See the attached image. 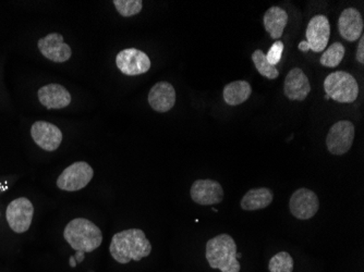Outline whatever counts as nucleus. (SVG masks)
<instances>
[{"label":"nucleus","mask_w":364,"mask_h":272,"mask_svg":"<svg viewBox=\"0 0 364 272\" xmlns=\"http://www.w3.org/2000/svg\"><path fill=\"white\" fill-rule=\"evenodd\" d=\"M109 251L114 261L126 265L131 261H140L149 256L152 251V245L142 230L129 229L112 236Z\"/></svg>","instance_id":"obj_1"},{"label":"nucleus","mask_w":364,"mask_h":272,"mask_svg":"<svg viewBox=\"0 0 364 272\" xmlns=\"http://www.w3.org/2000/svg\"><path fill=\"white\" fill-rule=\"evenodd\" d=\"M63 237L70 247L77 251V256H81L82 259L85 253H92L103 242L101 229L85 218L71 220L65 226Z\"/></svg>","instance_id":"obj_2"},{"label":"nucleus","mask_w":364,"mask_h":272,"mask_svg":"<svg viewBox=\"0 0 364 272\" xmlns=\"http://www.w3.org/2000/svg\"><path fill=\"white\" fill-rule=\"evenodd\" d=\"M206 259L213 269L222 272H240L237 259V245L229 234H220L206 243Z\"/></svg>","instance_id":"obj_3"},{"label":"nucleus","mask_w":364,"mask_h":272,"mask_svg":"<svg viewBox=\"0 0 364 272\" xmlns=\"http://www.w3.org/2000/svg\"><path fill=\"white\" fill-rule=\"evenodd\" d=\"M326 95L341 104H353L359 96L357 80L348 72L336 71L327 75L324 81Z\"/></svg>","instance_id":"obj_4"},{"label":"nucleus","mask_w":364,"mask_h":272,"mask_svg":"<svg viewBox=\"0 0 364 272\" xmlns=\"http://www.w3.org/2000/svg\"><path fill=\"white\" fill-rule=\"evenodd\" d=\"M329 36L331 24L327 16L324 14L313 16L306 28V40L299 44L300 52L308 53L311 49L314 53H322L328 44Z\"/></svg>","instance_id":"obj_5"},{"label":"nucleus","mask_w":364,"mask_h":272,"mask_svg":"<svg viewBox=\"0 0 364 272\" xmlns=\"http://www.w3.org/2000/svg\"><path fill=\"white\" fill-rule=\"evenodd\" d=\"M93 168L85 161H77L63 170L57 179V186L65 192H77L85 189L93 179Z\"/></svg>","instance_id":"obj_6"},{"label":"nucleus","mask_w":364,"mask_h":272,"mask_svg":"<svg viewBox=\"0 0 364 272\" xmlns=\"http://www.w3.org/2000/svg\"><path fill=\"white\" fill-rule=\"evenodd\" d=\"M355 130L353 122L341 120L329 129L326 146L329 153L336 156L346 154L351 148L355 140Z\"/></svg>","instance_id":"obj_7"},{"label":"nucleus","mask_w":364,"mask_h":272,"mask_svg":"<svg viewBox=\"0 0 364 272\" xmlns=\"http://www.w3.org/2000/svg\"><path fill=\"white\" fill-rule=\"evenodd\" d=\"M34 216V206L26 197L12 200L7 207L6 218L10 229L16 233H24L30 229Z\"/></svg>","instance_id":"obj_8"},{"label":"nucleus","mask_w":364,"mask_h":272,"mask_svg":"<svg viewBox=\"0 0 364 272\" xmlns=\"http://www.w3.org/2000/svg\"><path fill=\"white\" fill-rule=\"evenodd\" d=\"M120 72L129 77L144 75L151 69V60L144 52L136 48H127L116 57Z\"/></svg>","instance_id":"obj_9"},{"label":"nucleus","mask_w":364,"mask_h":272,"mask_svg":"<svg viewBox=\"0 0 364 272\" xmlns=\"http://www.w3.org/2000/svg\"><path fill=\"white\" fill-rule=\"evenodd\" d=\"M320 208L318 195L311 190L301 187L296 190L289 200V210L292 216L299 220H309L316 216Z\"/></svg>","instance_id":"obj_10"},{"label":"nucleus","mask_w":364,"mask_h":272,"mask_svg":"<svg viewBox=\"0 0 364 272\" xmlns=\"http://www.w3.org/2000/svg\"><path fill=\"white\" fill-rule=\"evenodd\" d=\"M190 194L192 200L202 206L220 204L224 200V190L222 185L214 180H196L192 184Z\"/></svg>","instance_id":"obj_11"},{"label":"nucleus","mask_w":364,"mask_h":272,"mask_svg":"<svg viewBox=\"0 0 364 272\" xmlns=\"http://www.w3.org/2000/svg\"><path fill=\"white\" fill-rule=\"evenodd\" d=\"M31 136L41 148L55 151L63 142V133L55 124L46 121H36L31 128Z\"/></svg>","instance_id":"obj_12"},{"label":"nucleus","mask_w":364,"mask_h":272,"mask_svg":"<svg viewBox=\"0 0 364 272\" xmlns=\"http://www.w3.org/2000/svg\"><path fill=\"white\" fill-rule=\"evenodd\" d=\"M38 47L41 54L53 62H65L73 55L70 46L63 42V36L58 33H50L45 38H41Z\"/></svg>","instance_id":"obj_13"},{"label":"nucleus","mask_w":364,"mask_h":272,"mask_svg":"<svg viewBox=\"0 0 364 272\" xmlns=\"http://www.w3.org/2000/svg\"><path fill=\"white\" fill-rule=\"evenodd\" d=\"M364 22L361 13L355 8H347L341 12L338 30L341 38L348 42L359 40L363 34Z\"/></svg>","instance_id":"obj_14"},{"label":"nucleus","mask_w":364,"mask_h":272,"mask_svg":"<svg viewBox=\"0 0 364 272\" xmlns=\"http://www.w3.org/2000/svg\"><path fill=\"white\" fill-rule=\"evenodd\" d=\"M311 92V84L300 67H294L284 83V94L290 100H304Z\"/></svg>","instance_id":"obj_15"},{"label":"nucleus","mask_w":364,"mask_h":272,"mask_svg":"<svg viewBox=\"0 0 364 272\" xmlns=\"http://www.w3.org/2000/svg\"><path fill=\"white\" fill-rule=\"evenodd\" d=\"M40 103L47 109H63L71 103V95L60 84H47L38 92Z\"/></svg>","instance_id":"obj_16"},{"label":"nucleus","mask_w":364,"mask_h":272,"mask_svg":"<svg viewBox=\"0 0 364 272\" xmlns=\"http://www.w3.org/2000/svg\"><path fill=\"white\" fill-rule=\"evenodd\" d=\"M149 104L155 111L165 114L173 109L176 104L175 87L168 82H159L149 93Z\"/></svg>","instance_id":"obj_17"},{"label":"nucleus","mask_w":364,"mask_h":272,"mask_svg":"<svg viewBox=\"0 0 364 272\" xmlns=\"http://www.w3.org/2000/svg\"><path fill=\"white\" fill-rule=\"evenodd\" d=\"M263 23L271 38L279 40L288 24V13L283 8L274 6L264 14Z\"/></svg>","instance_id":"obj_18"},{"label":"nucleus","mask_w":364,"mask_h":272,"mask_svg":"<svg viewBox=\"0 0 364 272\" xmlns=\"http://www.w3.org/2000/svg\"><path fill=\"white\" fill-rule=\"evenodd\" d=\"M273 198V192L267 187L252 189L245 194L241 200L240 206L245 212L264 210L271 205Z\"/></svg>","instance_id":"obj_19"},{"label":"nucleus","mask_w":364,"mask_h":272,"mask_svg":"<svg viewBox=\"0 0 364 272\" xmlns=\"http://www.w3.org/2000/svg\"><path fill=\"white\" fill-rule=\"evenodd\" d=\"M252 94L250 83L245 81H235L227 84L223 96L225 103L229 106H239L247 102Z\"/></svg>","instance_id":"obj_20"},{"label":"nucleus","mask_w":364,"mask_h":272,"mask_svg":"<svg viewBox=\"0 0 364 272\" xmlns=\"http://www.w3.org/2000/svg\"><path fill=\"white\" fill-rule=\"evenodd\" d=\"M252 60L255 67H257V70L259 71L262 77L269 80L277 79L278 75H279L277 69L267 61V55L264 54L261 49H257L253 53Z\"/></svg>","instance_id":"obj_21"},{"label":"nucleus","mask_w":364,"mask_h":272,"mask_svg":"<svg viewBox=\"0 0 364 272\" xmlns=\"http://www.w3.org/2000/svg\"><path fill=\"white\" fill-rule=\"evenodd\" d=\"M345 53V47H343V44L338 42L334 43L332 46H329L323 53L322 57L320 59L321 65L326 67H337L343 61Z\"/></svg>","instance_id":"obj_22"},{"label":"nucleus","mask_w":364,"mask_h":272,"mask_svg":"<svg viewBox=\"0 0 364 272\" xmlns=\"http://www.w3.org/2000/svg\"><path fill=\"white\" fill-rule=\"evenodd\" d=\"M294 259L287 251H280L272 257L269 263V272H292L294 271Z\"/></svg>","instance_id":"obj_23"},{"label":"nucleus","mask_w":364,"mask_h":272,"mask_svg":"<svg viewBox=\"0 0 364 272\" xmlns=\"http://www.w3.org/2000/svg\"><path fill=\"white\" fill-rule=\"evenodd\" d=\"M114 6L120 16L129 18L140 13L143 3L141 0H114Z\"/></svg>","instance_id":"obj_24"},{"label":"nucleus","mask_w":364,"mask_h":272,"mask_svg":"<svg viewBox=\"0 0 364 272\" xmlns=\"http://www.w3.org/2000/svg\"><path fill=\"white\" fill-rule=\"evenodd\" d=\"M284 52V43L282 40H276L271 48H269V53L267 55V61L271 63L272 65L275 67L276 65L280 62L282 60V56H283Z\"/></svg>","instance_id":"obj_25"},{"label":"nucleus","mask_w":364,"mask_h":272,"mask_svg":"<svg viewBox=\"0 0 364 272\" xmlns=\"http://www.w3.org/2000/svg\"><path fill=\"white\" fill-rule=\"evenodd\" d=\"M358 62L363 65L364 63V36L362 34L361 38H359V44H358L357 56H355Z\"/></svg>","instance_id":"obj_26"},{"label":"nucleus","mask_w":364,"mask_h":272,"mask_svg":"<svg viewBox=\"0 0 364 272\" xmlns=\"http://www.w3.org/2000/svg\"><path fill=\"white\" fill-rule=\"evenodd\" d=\"M241 257H242V255L240 253H237V259H241Z\"/></svg>","instance_id":"obj_27"},{"label":"nucleus","mask_w":364,"mask_h":272,"mask_svg":"<svg viewBox=\"0 0 364 272\" xmlns=\"http://www.w3.org/2000/svg\"><path fill=\"white\" fill-rule=\"evenodd\" d=\"M325 99H326V100H328V99H329V97H328V96H327V95H325Z\"/></svg>","instance_id":"obj_28"}]
</instances>
